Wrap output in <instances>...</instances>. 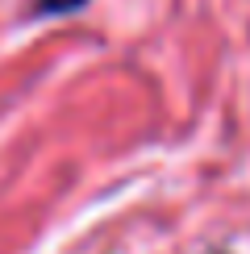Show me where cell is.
<instances>
[{"label":"cell","instance_id":"cell-1","mask_svg":"<svg viewBox=\"0 0 250 254\" xmlns=\"http://www.w3.org/2000/svg\"><path fill=\"white\" fill-rule=\"evenodd\" d=\"M88 0H38V13L42 17H62V13H75V8H83Z\"/></svg>","mask_w":250,"mask_h":254}]
</instances>
